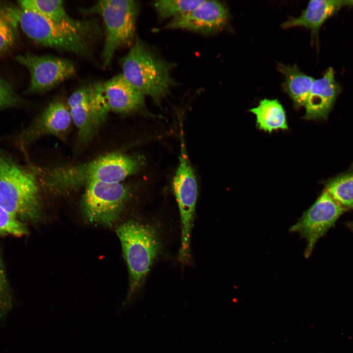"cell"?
<instances>
[{
  "label": "cell",
  "mask_w": 353,
  "mask_h": 353,
  "mask_svg": "<svg viewBox=\"0 0 353 353\" xmlns=\"http://www.w3.org/2000/svg\"><path fill=\"white\" fill-rule=\"evenodd\" d=\"M142 157L119 152L109 153L83 163L49 169L34 166L41 187L64 194L96 182H121L136 173L143 164Z\"/></svg>",
  "instance_id": "1"
},
{
  "label": "cell",
  "mask_w": 353,
  "mask_h": 353,
  "mask_svg": "<svg viewBox=\"0 0 353 353\" xmlns=\"http://www.w3.org/2000/svg\"><path fill=\"white\" fill-rule=\"evenodd\" d=\"M41 184L33 166L20 164L0 147V205L20 222L41 213Z\"/></svg>",
  "instance_id": "2"
},
{
  "label": "cell",
  "mask_w": 353,
  "mask_h": 353,
  "mask_svg": "<svg viewBox=\"0 0 353 353\" xmlns=\"http://www.w3.org/2000/svg\"><path fill=\"white\" fill-rule=\"evenodd\" d=\"M129 272V288L125 307L143 287L161 252L162 243L158 228L153 225L137 220L124 223L116 230Z\"/></svg>",
  "instance_id": "3"
},
{
  "label": "cell",
  "mask_w": 353,
  "mask_h": 353,
  "mask_svg": "<svg viewBox=\"0 0 353 353\" xmlns=\"http://www.w3.org/2000/svg\"><path fill=\"white\" fill-rule=\"evenodd\" d=\"M120 62L123 76L157 104L176 84L172 76L174 64L161 57L138 37Z\"/></svg>",
  "instance_id": "4"
},
{
  "label": "cell",
  "mask_w": 353,
  "mask_h": 353,
  "mask_svg": "<svg viewBox=\"0 0 353 353\" xmlns=\"http://www.w3.org/2000/svg\"><path fill=\"white\" fill-rule=\"evenodd\" d=\"M139 10L137 1L131 0H100L90 7L81 9L82 13L98 14L103 20L105 40L102 60L104 67L110 65L119 48L132 41Z\"/></svg>",
  "instance_id": "5"
},
{
  "label": "cell",
  "mask_w": 353,
  "mask_h": 353,
  "mask_svg": "<svg viewBox=\"0 0 353 353\" xmlns=\"http://www.w3.org/2000/svg\"><path fill=\"white\" fill-rule=\"evenodd\" d=\"M19 25L27 37L42 46L91 56L85 36L34 11L20 8Z\"/></svg>",
  "instance_id": "6"
},
{
  "label": "cell",
  "mask_w": 353,
  "mask_h": 353,
  "mask_svg": "<svg viewBox=\"0 0 353 353\" xmlns=\"http://www.w3.org/2000/svg\"><path fill=\"white\" fill-rule=\"evenodd\" d=\"M67 104L81 143L90 141L110 112L102 82L79 88L69 97Z\"/></svg>",
  "instance_id": "7"
},
{
  "label": "cell",
  "mask_w": 353,
  "mask_h": 353,
  "mask_svg": "<svg viewBox=\"0 0 353 353\" xmlns=\"http://www.w3.org/2000/svg\"><path fill=\"white\" fill-rule=\"evenodd\" d=\"M129 197L121 182H96L88 184L81 201L85 219L92 224L110 227L117 220Z\"/></svg>",
  "instance_id": "8"
},
{
  "label": "cell",
  "mask_w": 353,
  "mask_h": 353,
  "mask_svg": "<svg viewBox=\"0 0 353 353\" xmlns=\"http://www.w3.org/2000/svg\"><path fill=\"white\" fill-rule=\"evenodd\" d=\"M174 193L177 201L181 220V239L178 258L188 263L190 256V239L198 196L195 176L181 143L179 164L173 180Z\"/></svg>",
  "instance_id": "9"
},
{
  "label": "cell",
  "mask_w": 353,
  "mask_h": 353,
  "mask_svg": "<svg viewBox=\"0 0 353 353\" xmlns=\"http://www.w3.org/2000/svg\"><path fill=\"white\" fill-rule=\"evenodd\" d=\"M348 211L338 204L324 189L314 203L304 211L298 221L289 228L307 241L304 252L309 257L318 240L333 227L340 216Z\"/></svg>",
  "instance_id": "10"
},
{
  "label": "cell",
  "mask_w": 353,
  "mask_h": 353,
  "mask_svg": "<svg viewBox=\"0 0 353 353\" xmlns=\"http://www.w3.org/2000/svg\"><path fill=\"white\" fill-rule=\"evenodd\" d=\"M16 60L30 74L27 93H41L54 87L75 74L73 63L68 59L50 55L30 53L20 54Z\"/></svg>",
  "instance_id": "11"
},
{
  "label": "cell",
  "mask_w": 353,
  "mask_h": 353,
  "mask_svg": "<svg viewBox=\"0 0 353 353\" xmlns=\"http://www.w3.org/2000/svg\"><path fill=\"white\" fill-rule=\"evenodd\" d=\"M229 21L226 4L217 0H202L187 14L171 20L164 27L183 29L203 34L220 31Z\"/></svg>",
  "instance_id": "12"
},
{
  "label": "cell",
  "mask_w": 353,
  "mask_h": 353,
  "mask_svg": "<svg viewBox=\"0 0 353 353\" xmlns=\"http://www.w3.org/2000/svg\"><path fill=\"white\" fill-rule=\"evenodd\" d=\"M73 123L69 109L65 103L54 100L45 108L21 135L24 146L45 135H53L64 139Z\"/></svg>",
  "instance_id": "13"
},
{
  "label": "cell",
  "mask_w": 353,
  "mask_h": 353,
  "mask_svg": "<svg viewBox=\"0 0 353 353\" xmlns=\"http://www.w3.org/2000/svg\"><path fill=\"white\" fill-rule=\"evenodd\" d=\"M341 91L335 78L333 69L330 67L323 76L314 80L304 105L306 120H326Z\"/></svg>",
  "instance_id": "14"
},
{
  "label": "cell",
  "mask_w": 353,
  "mask_h": 353,
  "mask_svg": "<svg viewBox=\"0 0 353 353\" xmlns=\"http://www.w3.org/2000/svg\"><path fill=\"white\" fill-rule=\"evenodd\" d=\"M102 87L110 112L128 114L144 107V95L122 74L102 82Z\"/></svg>",
  "instance_id": "15"
},
{
  "label": "cell",
  "mask_w": 353,
  "mask_h": 353,
  "mask_svg": "<svg viewBox=\"0 0 353 353\" xmlns=\"http://www.w3.org/2000/svg\"><path fill=\"white\" fill-rule=\"evenodd\" d=\"M345 6L353 7V0H312L297 18L291 17L283 23L281 27L287 29L302 26L317 34L324 23Z\"/></svg>",
  "instance_id": "16"
},
{
  "label": "cell",
  "mask_w": 353,
  "mask_h": 353,
  "mask_svg": "<svg viewBox=\"0 0 353 353\" xmlns=\"http://www.w3.org/2000/svg\"><path fill=\"white\" fill-rule=\"evenodd\" d=\"M18 4L21 9L38 13L85 36L90 31V23L71 17L66 10L62 0H23L19 1Z\"/></svg>",
  "instance_id": "17"
},
{
  "label": "cell",
  "mask_w": 353,
  "mask_h": 353,
  "mask_svg": "<svg viewBox=\"0 0 353 353\" xmlns=\"http://www.w3.org/2000/svg\"><path fill=\"white\" fill-rule=\"evenodd\" d=\"M277 68L284 77L283 90L291 98L294 106L297 108L304 106L315 79L301 71L296 64L278 63Z\"/></svg>",
  "instance_id": "18"
},
{
  "label": "cell",
  "mask_w": 353,
  "mask_h": 353,
  "mask_svg": "<svg viewBox=\"0 0 353 353\" xmlns=\"http://www.w3.org/2000/svg\"><path fill=\"white\" fill-rule=\"evenodd\" d=\"M249 111L255 116L256 126L260 130L271 133L288 129L285 110L277 100L264 99Z\"/></svg>",
  "instance_id": "19"
},
{
  "label": "cell",
  "mask_w": 353,
  "mask_h": 353,
  "mask_svg": "<svg viewBox=\"0 0 353 353\" xmlns=\"http://www.w3.org/2000/svg\"><path fill=\"white\" fill-rule=\"evenodd\" d=\"M325 190L340 206L353 210V166L347 171L329 178Z\"/></svg>",
  "instance_id": "20"
},
{
  "label": "cell",
  "mask_w": 353,
  "mask_h": 353,
  "mask_svg": "<svg viewBox=\"0 0 353 353\" xmlns=\"http://www.w3.org/2000/svg\"><path fill=\"white\" fill-rule=\"evenodd\" d=\"M19 9L0 5V53L15 44L19 25Z\"/></svg>",
  "instance_id": "21"
},
{
  "label": "cell",
  "mask_w": 353,
  "mask_h": 353,
  "mask_svg": "<svg viewBox=\"0 0 353 353\" xmlns=\"http://www.w3.org/2000/svg\"><path fill=\"white\" fill-rule=\"evenodd\" d=\"M202 0H160L154 2L153 7L160 18L172 20L187 14Z\"/></svg>",
  "instance_id": "22"
},
{
  "label": "cell",
  "mask_w": 353,
  "mask_h": 353,
  "mask_svg": "<svg viewBox=\"0 0 353 353\" xmlns=\"http://www.w3.org/2000/svg\"><path fill=\"white\" fill-rule=\"evenodd\" d=\"M25 225L11 215L0 205V235H13L20 237L28 234Z\"/></svg>",
  "instance_id": "23"
},
{
  "label": "cell",
  "mask_w": 353,
  "mask_h": 353,
  "mask_svg": "<svg viewBox=\"0 0 353 353\" xmlns=\"http://www.w3.org/2000/svg\"><path fill=\"white\" fill-rule=\"evenodd\" d=\"M13 297L0 255V320L3 319L13 306Z\"/></svg>",
  "instance_id": "24"
},
{
  "label": "cell",
  "mask_w": 353,
  "mask_h": 353,
  "mask_svg": "<svg viewBox=\"0 0 353 353\" xmlns=\"http://www.w3.org/2000/svg\"><path fill=\"white\" fill-rule=\"evenodd\" d=\"M22 102L12 85L0 78V109L18 106Z\"/></svg>",
  "instance_id": "25"
},
{
  "label": "cell",
  "mask_w": 353,
  "mask_h": 353,
  "mask_svg": "<svg viewBox=\"0 0 353 353\" xmlns=\"http://www.w3.org/2000/svg\"><path fill=\"white\" fill-rule=\"evenodd\" d=\"M348 227L353 232V221H351L347 224Z\"/></svg>",
  "instance_id": "26"
}]
</instances>
